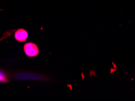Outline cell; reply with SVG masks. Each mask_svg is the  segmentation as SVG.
Here are the masks:
<instances>
[{
	"label": "cell",
	"instance_id": "6da1fadb",
	"mask_svg": "<svg viewBox=\"0 0 135 101\" xmlns=\"http://www.w3.org/2000/svg\"><path fill=\"white\" fill-rule=\"evenodd\" d=\"M15 78L21 80H34V81H44L47 80L48 78L43 76V75L37 73H18L15 75Z\"/></svg>",
	"mask_w": 135,
	"mask_h": 101
},
{
	"label": "cell",
	"instance_id": "7a4b0ae2",
	"mask_svg": "<svg viewBox=\"0 0 135 101\" xmlns=\"http://www.w3.org/2000/svg\"><path fill=\"white\" fill-rule=\"evenodd\" d=\"M24 51L25 54L29 57H35L39 53L38 46L34 43L27 42L24 45Z\"/></svg>",
	"mask_w": 135,
	"mask_h": 101
},
{
	"label": "cell",
	"instance_id": "3957f363",
	"mask_svg": "<svg viewBox=\"0 0 135 101\" xmlns=\"http://www.w3.org/2000/svg\"><path fill=\"white\" fill-rule=\"evenodd\" d=\"M15 38L18 42H24L26 41L28 37V33L25 29H20L15 32Z\"/></svg>",
	"mask_w": 135,
	"mask_h": 101
},
{
	"label": "cell",
	"instance_id": "277c9868",
	"mask_svg": "<svg viewBox=\"0 0 135 101\" xmlns=\"http://www.w3.org/2000/svg\"><path fill=\"white\" fill-rule=\"evenodd\" d=\"M9 81V76L7 73L0 68V83H7Z\"/></svg>",
	"mask_w": 135,
	"mask_h": 101
}]
</instances>
